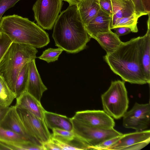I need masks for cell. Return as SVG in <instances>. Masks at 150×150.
Listing matches in <instances>:
<instances>
[{
	"instance_id": "cell-1",
	"label": "cell",
	"mask_w": 150,
	"mask_h": 150,
	"mask_svg": "<svg viewBox=\"0 0 150 150\" xmlns=\"http://www.w3.org/2000/svg\"><path fill=\"white\" fill-rule=\"evenodd\" d=\"M142 36L122 42L114 52L104 58L112 71L125 81L131 83H148L141 61Z\"/></svg>"
},
{
	"instance_id": "cell-2",
	"label": "cell",
	"mask_w": 150,
	"mask_h": 150,
	"mask_svg": "<svg viewBox=\"0 0 150 150\" xmlns=\"http://www.w3.org/2000/svg\"><path fill=\"white\" fill-rule=\"evenodd\" d=\"M52 37L55 45L69 53H77L86 48L91 38L76 6H69L60 13L54 25Z\"/></svg>"
},
{
	"instance_id": "cell-3",
	"label": "cell",
	"mask_w": 150,
	"mask_h": 150,
	"mask_svg": "<svg viewBox=\"0 0 150 150\" xmlns=\"http://www.w3.org/2000/svg\"><path fill=\"white\" fill-rule=\"evenodd\" d=\"M0 28L13 42L41 48L50 42L48 34L42 28L28 18L17 15L2 17Z\"/></svg>"
},
{
	"instance_id": "cell-4",
	"label": "cell",
	"mask_w": 150,
	"mask_h": 150,
	"mask_svg": "<svg viewBox=\"0 0 150 150\" xmlns=\"http://www.w3.org/2000/svg\"><path fill=\"white\" fill-rule=\"evenodd\" d=\"M38 52L31 45L12 42L0 61V75L14 93L19 72L27 63L35 59Z\"/></svg>"
},
{
	"instance_id": "cell-5",
	"label": "cell",
	"mask_w": 150,
	"mask_h": 150,
	"mask_svg": "<svg viewBox=\"0 0 150 150\" xmlns=\"http://www.w3.org/2000/svg\"><path fill=\"white\" fill-rule=\"evenodd\" d=\"M101 98L103 110L106 113L117 120L122 117L129 103L124 81H112L108 90L102 94Z\"/></svg>"
},
{
	"instance_id": "cell-6",
	"label": "cell",
	"mask_w": 150,
	"mask_h": 150,
	"mask_svg": "<svg viewBox=\"0 0 150 150\" xmlns=\"http://www.w3.org/2000/svg\"><path fill=\"white\" fill-rule=\"evenodd\" d=\"M71 119L72 131L78 137L89 146L92 150L105 141L123 134L114 128L105 129L95 128L86 125L73 117Z\"/></svg>"
},
{
	"instance_id": "cell-7",
	"label": "cell",
	"mask_w": 150,
	"mask_h": 150,
	"mask_svg": "<svg viewBox=\"0 0 150 150\" xmlns=\"http://www.w3.org/2000/svg\"><path fill=\"white\" fill-rule=\"evenodd\" d=\"M62 0H37L33 6L35 20L42 29L53 27L63 5Z\"/></svg>"
},
{
	"instance_id": "cell-8",
	"label": "cell",
	"mask_w": 150,
	"mask_h": 150,
	"mask_svg": "<svg viewBox=\"0 0 150 150\" xmlns=\"http://www.w3.org/2000/svg\"><path fill=\"white\" fill-rule=\"evenodd\" d=\"M123 125L136 131L145 130L150 125V104L135 103L132 108L124 115Z\"/></svg>"
},
{
	"instance_id": "cell-9",
	"label": "cell",
	"mask_w": 150,
	"mask_h": 150,
	"mask_svg": "<svg viewBox=\"0 0 150 150\" xmlns=\"http://www.w3.org/2000/svg\"><path fill=\"white\" fill-rule=\"evenodd\" d=\"M16 108L25 128L30 135L43 144L50 139L51 134L44 120L26 110Z\"/></svg>"
},
{
	"instance_id": "cell-10",
	"label": "cell",
	"mask_w": 150,
	"mask_h": 150,
	"mask_svg": "<svg viewBox=\"0 0 150 150\" xmlns=\"http://www.w3.org/2000/svg\"><path fill=\"white\" fill-rule=\"evenodd\" d=\"M73 117L87 125L103 129L113 128L115 124L112 118L103 110L78 111Z\"/></svg>"
},
{
	"instance_id": "cell-11",
	"label": "cell",
	"mask_w": 150,
	"mask_h": 150,
	"mask_svg": "<svg viewBox=\"0 0 150 150\" xmlns=\"http://www.w3.org/2000/svg\"><path fill=\"white\" fill-rule=\"evenodd\" d=\"M150 142V130H144L123 134L120 139L108 150H139Z\"/></svg>"
},
{
	"instance_id": "cell-12",
	"label": "cell",
	"mask_w": 150,
	"mask_h": 150,
	"mask_svg": "<svg viewBox=\"0 0 150 150\" xmlns=\"http://www.w3.org/2000/svg\"><path fill=\"white\" fill-rule=\"evenodd\" d=\"M0 126L11 130L22 135L30 141L36 144L43 146V143L33 137L25 128L15 106H11L0 123Z\"/></svg>"
},
{
	"instance_id": "cell-13",
	"label": "cell",
	"mask_w": 150,
	"mask_h": 150,
	"mask_svg": "<svg viewBox=\"0 0 150 150\" xmlns=\"http://www.w3.org/2000/svg\"><path fill=\"white\" fill-rule=\"evenodd\" d=\"M29 74L26 91L40 101L43 93L47 90L37 70L35 59L28 62Z\"/></svg>"
},
{
	"instance_id": "cell-14",
	"label": "cell",
	"mask_w": 150,
	"mask_h": 150,
	"mask_svg": "<svg viewBox=\"0 0 150 150\" xmlns=\"http://www.w3.org/2000/svg\"><path fill=\"white\" fill-rule=\"evenodd\" d=\"M112 20V16L100 9L96 16L84 26L85 28L91 38L94 39L98 33L111 30Z\"/></svg>"
},
{
	"instance_id": "cell-15",
	"label": "cell",
	"mask_w": 150,
	"mask_h": 150,
	"mask_svg": "<svg viewBox=\"0 0 150 150\" xmlns=\"http://www.w3.org/2000/svg\"><path fill=\"white\" fill-rule=\"evenodd\" d=\"M16 99L15 106L17 108L26 110L36 116L44 120L45 110L40 101L26 91Z\"/></svg>"
},
{
	"instance_id": "cell-16",
	"label": "cell",
	"mask_w": 150,
	"mask_h": 150,
	"mask_svg": "<svg viewBox=\"0 0 150 150\" xmlns=\"http://www.w3.org/2000/svg\"><path fill=\"white\" fill-rule=\"evenodd\" d=\"M111 1L112 13L110 29L118 19L137 13L132 0H111Z\"/></svg>"
},
{
	"instance_id": "cell-17",
	"label": "cell",
	"mask_w": 150,
	"mask_h": 150,
	"mask_svg": "<svg viewBox=\"0 0 150 150\" xmlns=\"http://www.w3.org/2000/svg\"><path fill=\"white\" fill-rule=\"evenodd\" d=\"M147 22V29L146 33L142 36L141 43V58L142 66L148 82L150 83V14Z\"/></svg>"
},
{
	"instance_id": "cell-18",
	"label": "cell",
	"mask_w": 150,
	"mask_h": 150,
	"mask_svg": "<svg viewBox=\"0 0 150 150\" xmlns=\"http://www.w3.org/2000/svg\"><path fill=\"white\" fill-rule=\"evenodd\" d=\"M76 6L84 26L96 16L100 9L98 0H83Z\"/></svg>"
},
{
	"instance_id": "cell-19",
	"label": "cell",
	"mask_w": 150,
	"mask_h": 150,
	"mask_svg": "<svg viewBox=\"0 0 150 150\" xmlns=\"http://www.w3.org/2000/svg\"><path fill=\"white\" fill-rule=\"evenodd\" d=\"M44 120L47 128L52 129L58 128L72 131L73 124L71 118L66 116L45 111Z\"/></svg>"
},
{
	"instance_id": "cell-20",
	"label": "cell",
	"mask_w": 150,
	"mask_h": 150,
	"mask_svg": "<svg viewBox=\"0 0 150 150\" xmlns=\"http://www.w3.org/2000/svg\"><path fill=\"white\" fill-rule=\"evenodd\" d=\"M94 39L107 54L114 52L122 42L119 37L111 30L106 32L98 33Z\"/></svg>"
},
{
	"instance_id": "cell-21",
	"label": "cell",
	"mask_w": 150,
	"mask_h": 150,
	"mask_svg": "<svg viewBox=\"0 0 150 150\" xmlns=\"http://www.w3.org/2000/svg\"><path fill=\"white\" fill-rule=\"evenodd\" d=\"M0 145L5 150H43L41 146L28 141H12L0 139Z\"/></svg>"
},
{
	"instance_id": "cell-22",
	"label": "cell",
	"mask_w": 150,
	"mask_h": 150,
	"mask_svg": "<svg viewBox=\"0 0 150 150\" xmlns=\"http://www.w3.org/2000/svg\"><path fill=\"white\" fill-rule=\"evenodd\" d=\"M16 96L0 75V106L9 107Z\"/></svg>"
},
{
	"instance_id": "cell-23",
	"label": "cell",
	"mask_w": 150,
	"mask_h": 150,
	"mask_svg": "<svg viewBox=\"0 0 150 150\" xmlns=\"http://www.w3.org/2000/svg\"><path fill=\"white\" fill-rule=\"evenodd\" d=\"M28 74V62L23 67L19 72L16 80L15 86V93L16 98L26 91Z\"/></svg>"
},
{
	"instance_id": "cell-24",
	"label": "cell",
	"mask_w": 150,
	"mask_h": 150,
	"mask_svg": "<svg viewBox=\"0 0 150 150\" xmlns=\"http://www.w3.org/2000/svg\"><path fill=\"white\" fill-rule=\"evenodd\" d=\"M144 16L141 14L136 13L131 16L122 17L117 20L110 29L119 27H127L131 29L132 32L137 33V21L141 16Z\"/></svg>"
},
{
	"instance_id": "cell-25",
	"label": "cell",
	"mask_w": 150,
	"mask_h": 150,
	"mask_svg": "<svg viewBox=\"0 0 150 150\" xmlns=\"http://www.w3.org/2000/svg\"><path fill=\"white\" fill-rule=\"evenodd\" d=\"M0 139L12 141H30L20 134L10 129L4 128L0 126Z\"/></svg>"
},
{
	"instance_id": "cell-26",
	"label": "cell",
	"mask_w": 150,
	"mask_h": 150,
	"mask_svg": "<svg viewBox=\"0 0 150 150\" xmlns=\"http://www.w3.org/2000/svg\"><path fill=\"white\" fill-rule=\"evenodd\" d=\"M51 137L61 141L70 142L74 139L76 136L73 132L58 128L53 129Z\"/></svg>"
},
{
	"instance_id": "cell-27",
	"label": "cell",
	"mask_w": 150,
	"mask_h": 150,
	"mask_svg": "<svg viewBox=\"0 0 150 150\" xmlns=\"http://www.w3.org/2000/svg\"><path fill=\"white\" fill-rule=\"evenodd\" d=\"M63 51L62 49L59 47L49 48L43 51L41 55L38 58L48 63L54 62L58 60L59 56Z\"/></svg>"
},
{
	"instance_id": "cell-28",
	"label": "cell",
	"mask_w": 150,
	"mask_h": 150,
	"mask_svg": "<svg viewBox=\"0 0 150 150\" xmlns=\"http://www.w3.org/2000/svg\"><path fill=\"white\" fill-rule=\"evenodd\" d=\"M12 42L8 36L2 32L0 34V61Z\"/></svg>"
},
{
	"instance_id": "cell-29",
	"label": "cell",
	"mask_w": 150,
	"mask_h": 150,
	"mask_svg": "<svg viewBox=\"0 0 150 150\" xmlns=\"http://www.w3.org/2000/svg\"><path fill=\"white\" fill-rule=\"evenodd\" d=\"M20 0H0V22L4 13Z\"/></svg>"
},
{
	"instance_id": "cell-30",
	"label": "cell",
	"mask_w": 150,
	"mask_h": 150,
	"mask_svg": "<svg viewBox=\"0 0 150 150\" xmlns=\"http://www.w3.org/2000/svg\"><path fill=\"white\" fill-rule=\"evenodd\" d=\"M122 135L112 138L105 141L101 144L94 147L93 150H108L110 146L118 141L120 139Z\"/></svg>"
},
{
	"instance_id": "cell-31",
	"label": "cell",
	"mask_w": 150,
	"mask_h": 150,
	"mask_svg": "<svg viewBox=\"0 0 150 150\" xmlns=\"http://www.w3.org/2000/svg\"><path fill=\"white\" fill-rule=\"evenodd\" d=\"M100 9L110 16H112V6L111 0H98Z\"/></svg>"
},
{
	"instance_id": "cell-32",
	"label": "cell",
	"mask_w": 150,
	"mask_h": 150,
	"mask_svg": "<svg viewBox=\"0 0 150 150\" xmlns=\"http://www.w3.org/2000/svg\"><path fill=\"white\" fill-rule=\"evenodd\" d=\"M135 6L136 12L137 13L141 14L143 15L148 14L144 10L141 0H132Z\"/></svg>"
},
{
	"instance_id": "cell-33",
	"label": "cell",
	"mask_w": 150,
	"mask_h": 150,
	"mask_svg": "<svg viewBox=\"0 0 150 150\" xmlns=\"http://www.w3.org/2000/svg\"><path fill=\"white\" fill-rule=\"evenodd\" d=\"M113 29L115 30V33L119 37L127 35L132 32L130 28L125 27H117Z\"/></svg>"
},
{
	"instance_id": "cell-34",
	"label": "cell",
	"mask_w": 150,
	"mask_h": 150,
	"mask_svg": "<svg viewBox=\"0 0 150 150\" xmlns=\"http://www.w3.org/2000/svg\"><path fill=\"white\" fill-rule=\"evenodd\" d=\"M44 150H60L57 145L50 139L43 144Z\"/></svg>"
},
{
	"instance_id": "cell-35",
	"label": "cell",
	"mask_w": 150,
	"mask_h": 150,
	"mask_svg": "<svg viewBox=\"0 0 150 150\" xmlns=\"http://www.w3.org/2000/svg\"><path fill=\"white\" fill-rule=\"evenodd\" d=\"M141 1L144 11L148 14H149L150 13V0H141Z\"/></svg>"
},
{
	"instance_id": "cell-36",
	"label": "cell",
	"mask_w": 150,
	"mask_h": 150,
	"mask_svg": "<svg viewBox=\"0 0 150 150\" xmlns=\"http://www.w3.org/2000/svg\"><path fill=\"white\" fill-rule=\"evenodd\" d=\"M9 107L0 106V123L5 116Z\"/></svg>"
},
{
	"instance_id": "cell-37",
	"label": "cell",
	"mask_w": 150,
	"mask_h": 150,
	"mask_svg": "<svg viewBox=\"0 0 150 150\" xmlns=\"http://www.w3.org/2000/svg\"><path fill=\"white\" fill-rule=\"evenodd\" d=\"M67 2L69 6H76L77 4L81 1L83 0H62Z\"/></svg>"
},
{
	"instance_id": "cell-38",
	"label": "cell",
	"mask_w": 150,
	"mask_h": 150,
	"mask_svg": "<svg viewBox=\"0 0 150 150\" xmlns=\"http://www.w3.org/2000/svg\"><path fill=\"white\" fill-rule=\"evenodd\" d=\"M5 150V149L2 146L0 145V150Z\"/></svg>"
},
{
	"instance_id": "cell-39",
	"label": "cell",
	"mask_w": 150,
	"mask_h": 150,
	"mask_svg": "<svg viewBox=\"0 0 150 150\" xmlns=\"http://www.w3.org/2000/svg\"><path fill=\"white\" fill-rule=\"evenodd\" d=\"M1 33H2L1 30V29L0 28V34Z\"/></svg>"
}]
</instances>
